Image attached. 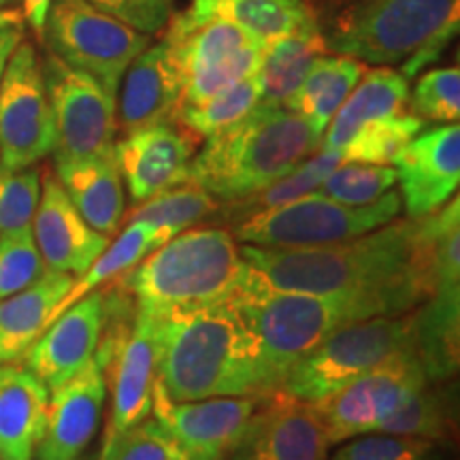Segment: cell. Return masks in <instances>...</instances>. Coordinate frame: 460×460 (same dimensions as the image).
Masks as SVG:
<instances>
[{
	"mask_svg": "<svg viewBox=\"0 0 460 460\" xmlns=\"http://www.w3.org/2000/svg\"><path fill=\"white\" fill-rule=\"evenodd\" d=\"M156 382L171 401L258 396V349L230 298L163 318Z\"/></svg>",
	"mask_w": 460,
	"mask_h": 460,
	"instance_id": "obj_3",
	"label": "cell"
},
{
	"mask_svg": "<svg viewBox=\"0 0 460 460\" xmlns=\"http://www.w3.org/2000/svg\"><path fill=\"white\" fill-rule=\"evenodd\" d=\"M331 54L318 22L262 45L256 82L261 105L284 107L320 56Z\"/></svg>",
	"mask_w": 460,
	"mask_h": 460,
	"instance_id": "obj_26",
	"label": "cell"
},
{
	"mask_svg": "<svg viewBox=\"0 0 460 460\" xmlns=\"http://www.w3.org/2000/svg\"><path fill=\"white\" fill-rule=\"evenodd\" d=\"M190 17H220L261 43L315 24L309 0H192L186 9Z\"/></svg>",
	"mask_w": 460,
	"mask_h": 460,
	"instance_id": "obj_29",
	"label": "cell"
},
{
	"mask_svg": "<svg viewBox=\"0 0 460 460\" xmlns=\"http://www.w3.org/2000/svg\"><path fill=\"white\" fill-rule=\"evenodd\" d=\"M11 3H13V0H0V9L7 7V4H11Z\"/></svg>",
	"mask_w": 460,
	"mask_h": 460,
	"instance_id": "obj_47",
	"label": "cell"
},
{
	"mask_svg": "<svg viewBox=\"0 0 460 460\" xmlns=\"http://www.w3.org/2000/svg\"><path fill=\"white\" fill-rule=\"evenodd\" d=\"M258 399L261 396L171 401L156 382L152 416L197 460H222L239 439Z\"/></svg>",
	"mask_w": 460,
	"mask_h": 460,
	"instance_id": "obj_16",
	"label": "cell"
},
{
	"mask_svg": "<svg viewBox=\"0 0 460 460\" xmlns=\"http://www.w3.org/2000/svg\"><path fill=\"white\" fill-rule=\"evenodd\" d=\"M41 199V172L32 166L11 171L0 166V234L31 228Z\"/></svg>",
	"mask_w": 460,
	"mask_h": 460,
	"instance_id": "obj_43",
	"label": "cell"
},
{
	"mask_svg": "<svg viewBox=\"0 0 460 460\" xmlns=\"http://www.w3.org/2000/svg\"><path fill=\"white\" fill-rule=\"evenodd\" d=\"M424 128V119L416 113L405 111L393 118L367 124L349 139L348 146L339 149L343 163L362 164H390L399 156L402 147Z\"/></svg>",
	"mask_w": 460,
	"mask_h": 460,
	"instance_id": "obj_36",
	"label": "cell"
},
{
	"mask_svg": "<svg viewBox=\"0 0 460 460\" xmlns=\"http://www.w3.org/2000/svg\"><path fill=\"white\" fill-rule=\"evenodd\" d=\"M456 396L452 388L444 386V382H437V386L427 382L376 433L420 437L441 444L456 433Z\"/></svg>",
	"mask_w": 460,
	"mask_h": 460,
	"instance_id": "obj_33",
	"label": "cell"
},
{
	"mask_svg": "<svg viewBox=\"0 0 460 460\" xmlns=\"http://www.w3.org/2000/svg\"><path fill=\"white\" fill-rule=\"evenodd\" d=\"M160 352L163 318L137 312L130 337L101 369L111 390V429H130L152 416Z\"/></svg>",
	"mask_w": 460,
	"mask_h": 460,
	"instance_id": "obj_17",
	"label": "cell"
},
{
	"mask_svg": "<svg viewBox=\"0 0 460 460\" xmlns=\"http://www.w3.org/2000/svg\"><path fill=\"white\" fill-rule=\"evenodd\" d=\"M43 41L68 66L92 75L118 94L126 68L149 45L147 34L115 20L90 0H54Z\"/></svg>",
	"mask_w": 460,
	"mask_h": 460,
	"instance_id": "obj_9",
	"label": "cell"
},
{
	"mask_svg": "<svg viewBox=\"0 0 460 460\" xmlns=\"http://www.w3.org/2000/svg\"><path fill=\"white\" fill-rule=\"evenodd\" d=\"M217 209H220V200H216L203 188L186 181L143 200L130 211L126 222L149 224V226L156 228L160 241L166 243L194 224L216 216Z\"/></svg>",
	"mask_w": 460,
	"mask_h": 460,
	"instance_id": "obj_34",
	"label": "cell"
},
{
	"mask_svg": "<svg viewBox=\"0 0 460 460\" xmlns=\"http://www.w3.org/2000/svg\"><path fill=\"white\" fill-rule=\"evenodd\" d=\"M410 111L424 122L458 124L460 71L456 66L430 68L410 92Z\"/></svg>",
	"mask_w": 460,
	"mask_h": 460,
	"instance_id": "obj_39",
	"label": "cell"
},
{
	"mask_svg": "<svg viewBox=\"0 0 460 460\" xmlns=\"http://www.w3.org/2000/svg\"><path fill=\"white\" fill-rule=\"evenodd\" d=\"M107 384L92 358L77 376L49 390L45 429L34 460H79L99 430Z\"/></svg>",
	"mask_w": 460,
	"mask_h": 460,
	"instance_id": "obj_18",
	"label": "cell"
},
{
	"mask_svg": "<svg viewBox=\"0 0 460 460\" xmlns=\"http://www.w3.org/2000/svg\"><path fill=\"white\" fill-rule=\"evenodd\" d=\"M331 444L312 405L275 390L258 405L222 460H329Z\"/></svg>",
	"mask_w": 460,
	"mask_h": 460,
	"instance_id": "obj_13",
	"label": "cell"
},
{
	"mask_svg": "<svg viewBox=\"0 0 460 460\" xmlns=\"http://www.w3.org/2000/svg\"><path fill=\"white\" fill-rule=\"evenodd\" d=\"M71 286L73 275L48 269L32 286L0 301V365L24 360Z\"/></svg>",
	"mask_w": 460,
	"mask_h": 460,
	"instance_id": "obj_25",
	"label": "cell"
},
{
	"mask_svg": "<svg viewBox=\"0 0 460 460\" xmlns=\"http://www.w3.org/2000/svg\"><path fill=\"white\" fill-rule=\"evenodd\" d=\"M45 90L54 115L56 160L96 158L113 154L115 94L99 79L68 66L51 51L41 60Z\"/></svg>",
	"mask_w": 460,
	"mask_h": 460,
	"instance_id": "obj_11",
	"label": "cell"
},
{
	"mask_svg": "<svg viewBox=\"0 0 460 460\" xmlns=\"http://www.w3.org/2000/svg\"><path fill=\"white\" fill-rule=\"evenodd\" d=\"M118 124L124 132L172 122L183 101L186 75L164 41L147 45L119 84Z\"/></svg>",
	"mask_w": 460,
	"mask_h": 460,
	"instance_id": "obj_21",
	"label": "cell"
},
{
	"mask_svg": "<svg viewBox=\"0 0 460 460\" xmlns=\"http://www.w3.org/2000/svg\"><path fill=\"white\" fill-rule=\"evenodd\" d=\"M429 382L416 349L390 356L326 399L309 402L331 446L376 433L399 407Z\"/></svg>",
	"mask_w": 460,
	"mask_h": 460,
	"instance_id": "obj_10",
	"label": "cell"
},
{
	"mask_svg": "<svg viewBox=\"0 0 460 460\" xmlns=\"http://www.w3.org/2000/svg\"><path fill=\"white\" fill-rule=\"evenodd\" d=\"M0 460H4V458H3V456H0Z\"/></svg>",
	"mask_w": 460,
	"mask_h": 460,
	"instance_id": "obj_48",
	"label": "cell"
},
{
	"mask_svg": "<svg viewBox=\"0 0 460 460\" xmlns=\"http://www.w3.org/2000/svg\"><path fill=\"white\" fill-rule=\"evenodd\" d=\"M258 101H261V90H258L256 77H247L209 99L192 102V105H181L172 122L186 128L199 141H203L245 118L258 105Z\"/></svg>",
	"mask_w": 460,
	"mask_h": 460,
	"instance_id": "obj_35",
	"label": "cell"
},
{
	"mask_svg": "<svg viewBox=\"0 0 460 460\" xmlns=\"http://www.w3.org/2000/svg\"><path fill=\"white\" fill-rule=\"evenodd\" d=\"M405 111H410V79L390 66L367 71L326 126L320 149L339 152L367 124Z\"/></svg>",
	"mask_w": 460,
	"mask_h": 460,
	"instance_id": "obj_24",
	"label": "cell"
},
{
	"mask_svg": "<svg viewBox=\"0 0 460 460\" xmlns=\"http://www.w3.org/2000/svg\"><path fill=\"white\" fill-rule=\"evenodd\" d=\"M54 0H22V15H24L26 24L32 28V32L39 39H43L45 22H48V13Z\"/></svg>",
	"mask_w": 460,
	"mask_h": 460,
	"instance_id": "obj_46",
	"label": "cell"
},
{
	"mask_svg": "<svg viewBox=\"0 0 460 460\" xmlns=\"http://www.w3.org/2000/svg\"><path fill=\"white\" fill-rule=\"evenodd\" d=\"M416 220L388 222L373 233L320 247L241 245V286L305 295H371L393 301L401 314L424 298L413 269Z\"/></svg>",
	"mask_w": 460,
	"mask_h": 460,
	"instance_id": "obj_1",
	"label": "cell"
},
{
	"mask_svg": "<svg viewBox=\"0 0 460 460\" xmlns=\"http://www.w3.org/2000/svg\"><path fill=\"white\" fill-rule=\"evenodd\" d=\"M401 214V197L390 190L376 203L349 207L320 192L252 214L233 224V237L261 247H320L373 233Z\"/></svg>",
	"mask_w": 460,
	"mask_h": 460,
	"instance_id": "obj_8",
	"label": "cell"
},
{
	"mask_svg": "<svg viewBox=\"0 0 460 460\" xmlns=\"http://www.w3.org/2000/svg\"><path fill=\"white\" fill-rule=\"evenodd\" d=\"M199 139L175 122L124 132L113 143V160L137 205L188 181Z\"/></svg>",
	"mask_w": 460,
	"mask_h": 460,
	"instance_id": "obj_14",
	"label": "cell"
},
{
	"mask_svg": "<svg viewBox=\"0 0 460 460\" xmlns=\"http://www.w3.org/2000/svg\"><path fill=\"white\" fill-rule=\"evenodd\" d=\"M31 230L45 267L68 275H82L111 243L84 220L54 172L43 175Z\"/></svg>",
	"mask_w": 460,
	"mask_h": 460,
	"instance_id": "obj_19",
	"label": "cell"
},
{
	"mask_svg": "<svg viewBox=\"0 0 460 460\" xmlns=\"http://www.w3.org/2000/svg\"><path fill=\"white\" fill-rule=\"evenodd\" d=\"M407 217L420 220L450 203L460 183V126L420 132L394 158Z\"/></svg>",
	"mask_w": 460,
	"mask_h": 460,
	"instance_id": "obj_15",
	"label": "cell"
},
{
	"mask_svg": "<svg viewBox=\"0 0 460 460\" xmlns=\"http://www.w3.org/2000/svg\"><path fill=\"white\" fill-rule=\"evenodd\" d=\"M56 130L41 58L22 41L0 82V166L28 169L54 152Z\"/></svg>",
	"mask_w": 460,
	"mask_h": 460,
	"instance_id": "obj_12",
	"label": "cell"
},
{
	"mask_svg": "<svg viewBox=\"0 0 460 460\" xmlns=\"http://www.w3.org/2000/svg\"><path fill=\"white\" fill-rule=\"evenodd\" d=\"M90 3L147 37L163 31L175 7V0H90Z\"/></svg>",
	"mask_w": 460,
	"mask_h": 460,
	"instance_id": "obj_44",
	"label": "cell"
},
{
	"mask_svg": "<svg viewBox=\"0 0 460 460\" xmlns=\"http://www.w3.org/2000/svg\"><path fill=\"white\" fill-rule=\"evenodd\" d=\"M413 309L407 314L377 315L343 326L298 360L281 382L279 390L305 402L326 399L379 362L413 348Z\"/></svg>",
	"mask_w": 460,
	"mask_h": 460,
	"instance_id": "obj_7",
	"label": "cell"
},
{
	"mask_svg": "<svg viewBox=\"0 0 460 460\" xmlns=\"http://www.w3.org/2000/svg\"><path fill=\"white\" fill-rule=\"evenodd\" d=\"M245 273L241 247L230 230L188 228L152 250L118 278L137 312L169 318L228 301Z\"/></svg>",
	"mask_w": 460,
	"mask_h": 460,
	"instance_id": "obj_6",
	"label": "cell"
},
{
	"mask_svg": "<svg viewBox=\"0 0 460 460\" xmlns=\"http://www.w3.org/2000/svg\"><path fill=\"white\" fill-rule=\"evenodd\" d=\"M45 271L31 228L0 234V301L32 286Z\"/></svg>",
	"mask_w": 460,
	"mask_h": 460,
	"instance_id": "obj_42",
	"label": "cell"
},
{
	"mask_svg": "<svg viewBox=\"0 0 460 460\" xmlns=\"http://www.w3.org/2000/svg\"><path fill=\"white\" fill-rule=\"evenodd\" d=\"M331 54L401 66L407 79L439 60L460 24V0H309Z\"/></svg>",
	"mask_w": 460,
	"mask_h": 460,
	"instance_id": "obj_2",
	"label": "cell"
},
{
	"mask_svg": "<svg viewBox=\"0 0 460 460\" xmlns=\"http://www.w3.org/2000/svg\"><path fill=\"white\" fill-rule=\"evenodd\" d=\"M56 177L85 222L99 233L111 234L124 220V180L113 154L96 158L56 160Z\"/></svg>",
	"mask_w": 460,
	"mask_h": 460,
	"instance_id": "obj_23",
	"label": "cell"
},
{
	"mask_svg": "<svg viewBox=\"0 0 460 460\" xmlns=\"http://www.w3.org/2000/svg\"><path fill=\"white\" fill-rule=\"evenodd\" d=\"M322 137L286 107L258 105L239 122L207 137L188 181L220 203H234L271 186L320 149Z\"/></svg>",
	"mask_w": 460,
	"mask_h": 460,
	"instance_id": "obj_5",
	"label": "cell"
},
{
	"mask_svg": "<svg viewBox=\"0 0 460 460\" xmlns=\"http://www.w3.org/2000/svg\"><path fill=\"white\" fill-rule=\"evenodd\" d=\"M396 183L394 166L390 164H339L315 192L324 194L337 203L349 207H365L388 194Z\"/></svg>",
	"mask_w": 460,
	"mask_h": 460,
	"instance_id": "obj_38",
	"label": "cell"
},
{
	"mask_svg": "<svg viewBox=\"0 0 460 460\" xmlns=\"http://www.w3.org/2000/svg\"><path fill=\"white\" fill-rule=\"evenodd\" d=\"M339 164H343L341 154L331 152V149H318L314 156L303 160L296 169L286 172L284 177H279L271 186L262 188L261 192L252 194L247 199L234 200V203H224V209L220 205L216 214H222V220L233 226V224H237L252 214H261V211L273 209V207L292 203V200L301 199L305 194L315 192L320 183L326 180V175H331Z\"/></svg>",
	"mask_w": 460,
	"mask_h": 460,
	"instance_id": "obj_32",
	"label": "cell"
},
{
	"mask_svg": "<svg viewBox=\"0 0 460 460\" xmlns=\"http://www.w3.org/2000/svg\"><path fill=\"white\" fill-rule=\"evenodd\" d=\"M26 20L22 11L0 9V82L7 71V65L17 49V45L24 41Z\"/></svg>",
	"mask_w": 460,
	"mask_h": 460,
	"instance_id": "obj_45",
	"label": "cell"
},
{
	"mask_svg": "<svg viewBox=\"0 0 460 460\" xmlns=\"http://www.w3.org/2000/svg\"><path fill=\"white\" fill-rule=\"evenodd\" d=\"M102 322L105 305L101 290H94L58 315L43 331L24 356L26 369L41 379L48 390L62 386L94 358Z\"/></svg>",
	"mask_w": 460,
	"mask_h": 460,
	"instance_id": "obj_20",
	"label": "cell"
},
{
	"mask_svg": "<svg viewBox=\"0 0 460 460\" xmlns=\"http://www.w3.org/2000/svg\"><path fill=\"white\" fill-rule=\"evenodd\" d=\"M341 446V444H339ZM329 460H444L439 444L407 435L367 433L343 441Z\"/></svg>",
	"mask_w": 460,
	"mask_h": 460,
	"instance_id": "obj_40",
	"label": "cell"
},
{
	"mask_svg": "<svg viewBox=\"0 0 460 460\" xmlns=\"http://www.w3.org/2000/svg\"><path fill=\"white\" fill-rule=\"evenodd\" d=\"M49 390L26 367L0 365V456L34 460L48 418Z\"/></svg>",
	"mask_w": 460,
	"mask_h": 460,
	"instance_id": "obj_22",
	"label": "cell"
},
{
	"mask_svg": "<svg viewBox=\"0 0 460 460\" xmlns=\"http://www.w3.org/2000/svg\"><path fill=\"white\" fill-rule=\"evenodd\" d=\"M413 348L429 382H450L460 358V288L439 290L413 309Z\"/></svg>",
	"mask_w": 460,
	"mask_h": 460,
	"instance_id": "obj_27",
	"label": "cell"
},
{
	"mask_svg": "<svg viewBox=\"0 0 460 460\" xmlns=\"http://www.w3.org/2000/svg\"><path fill=\"white\" fill-rule=\"evenodd\" d=\"M261 54L262 43H256L222 58V60L214 62V65H207L188 73L181 105L200 102L217 94V92L230 88V85L243 82L247 77H254L258 71V62H261Z\"/></svg>",
	"mask_w": 460,
	"mask_h": 460,
	"instance_id": "obj_41",
	"label": "cell"
},
{
	"mask_svg": "<svg viewBox=\"0 0 460 460\" xmlns=\"http://www.w3.org/2000/svg\"><path fill=\"white\" fill-rule=\"evenodd\" d=\"M369 71L365 62L356 58L326 54L314 62L305 75L295 94L284 102L286 109L295 111L322 137L326 126L335 118L339 107L356 88L362 75Z\"/></svg>",
	"mask_w": 460,
	"mask_h": 460,
	"instance_id": "obj_28",
	"label": "cell"
},
{
	"mask_svg": "<svg viewBox=\"0 0 460 460\" xmlns=\"http://www.w3.org/2000/svg\"><path fill=\"white\" fill-rule=\"evenodd\" d=\"M99 460H197L158 420L130 429L107 427Z\"/></svg>",
	"mask_w": 460,
	"mask_h": 460,
	"instance_id": "obj_37",
	"label": "cell"
},
{
	"mask_svg": "<svg viewBox=\"0 0 460 460\" xmlns=\"http://www.w3.org/2000/svg\"><path fill=\"white\" fill-rule=\"evenodd\" d=\"M258 349V396L279 390L298 360L354 322L399 315L393 301L371 295H305L239 286L230 296Z\"/></svg>",
	"mask_w": 460,
	"mask_h": 460,
	"instance_id": "obj_4",
	"label": "cell"
},
{
	"mask_svg": "<svg viewBox=\"0 0 460 460\" xmlns=\"http://www.w3.org/2000/svg\"><path fill=\"white\" fill-rule=\"evenodd\" d=\"M158 245H163V241H160L156 228L149 226L146 222H130L124 228V233L113 243H109L105 252L82 275H77V279H73V286L68 288L66 295L62 296V301L51 312L49 324L58 315L65 314L68 307L82 301L84 296L92 295L101 286L122 278L130 269H135Z\"/></svg>",
	"mask_w": 460,
	"mask_h": 460,
	"instance_id": "obj_31",
	"label": "cell"
},
{
	"mask_svg": "<svg viewBox=\"0 0 460 460\" xmlns=\"http://www.w3.org/2000/svg\"><path fill=\"white\" fill-rule=\"evenodd\" d=\"M163 31V41L169 45L172 56L177 58L183 75L214 65L222 58L250 48V45L261 43L252 34L226 20H220V17L197 20V17H190L186 11L171 15Z\"/></svg>",
	"mask_w": 460,
	"mask_h": 460,
	"instance_id": "obj_30",
	"label": "cell"
}]
</instances>
